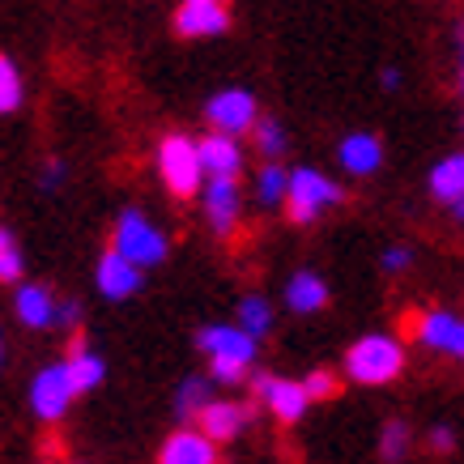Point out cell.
<instances>
[{"instance_id":"4316f807","label":"cell","mask_w":464,"mask_h":464,"mask_svg":"<svg viewBox=\"0 0 464 464\" xmlns=\"http://www.w3.org/2000/svg\"><path fill=\"white\" fill-rule=\"evenodd\" d=\"M409 443H413V435H409V426L401 422V418H392V422L380 430V456L388 464H401L409 456Z\"/></svg>"},{"instance_id":"836d02e7","label":"cell","mask_w":464,"mask_h":464,"mask_svg":"<svg viewBox=\"0 0 464 464\" xmlns=\"http://www.w3.org/2000/svg\"><path fill=\"white\" fill-rule=\"evenodd\" d=\"M456 43H460V94H464V17L456 22Z\"/></svg>"},{"instance_id":"30bf717a","label":"cell","mask_w":464,"mask_h":464,"mask_svg":"<svg viewBox=\"0 0 464 464\" xmlns=\"http://www.w3.org/2000/svg\"><path fill=\"white\" fill-rule=\"evenodd\" d=\"M252 392H256V401L277 418V422H285V426H295V422H303V413L311 409V401H307V392H303V380H285V375H256L252 380Z\"/></svg>"},{"instance_id":"2e32d148","label":"cell","mask_w":464,"mask_h":464,"mask_svg":"<svg viewBox=\"0 0 464 464\" xmlns=\"http://www.w3.org/2000/svg\"><path fill=\"white\" fill-rule=\"evenodd\" d=\"M337 162L345 175H353V179H366V175H375V170L383 167V141L375 137V132H345L337 145Z\"/></svg>"},{"instance_id":"7a4b0ae2","label":"cell","mask_w":464,"mask_h":464,"mask_svg":"<svg viewBox=\"0 0 464 464\" xmlns=\"http://www.w3.org/2000/svg\"><path fill=\"white\" fill-rule=\"evenodd\" d=\"M409 353L392 333H366L345 350V375L362 388H383L405 375Z\"/></svg>"},{"instance_id":"603a6c76","label":"cell","mask_w":464,"mask_h":464,"mask_svg":"<svg viewBox=\"0 0 464 464\" xmlns=\"http://www.w3.org/2000/svg\"><path fill=\"white\" fill-rule=\"evenodd\" d=\"M252 141H256V154L265 158V162H282L290 137H285V124H282V120L260 115V120H256V128H252Z\"/></svg>"},{"instance_id":"f1b7e54d","label":"cell","mask_w":464,"mask_h":464,"mask_svg":"<svg viewBox=\"0 0 464 464\" xmlns=\"http://www.w3.org/2000/svg\"><path fill=\"white\" fill-rule=\"evenodd\" d=\"M380 265H383V273H405V268L413 265V252H409V247H388V252L380 256Z\"/></svg>"},{"instance_id":"f546056e","label":"cell","mask_w":464,"mask_h":464,"mask_svg":"<svg viewBox=\"0 0 464 464\" xmlns=\"http://www.w3.org/2000/svg\"><path fill=\"white\" fill-rule=\"evenodd\" d=\"M426 448H430V451H443V456H448V451L456 448V430H451V426H430Z\"/></svg>"},{"instance_id":"6da1fadb","label":"cell","mask_w":464,"mask_h":464,"mask_svg":"<svg viewBox=\"0 0 464 464\" xmlns=\"http://www.w3.org/2000/svg\"><path fill=\"white\" fill-rule=\"evenodd\" d=\"M197 350L209 358V375L218 383H239L256 366L260 341L247 337L239 324H205L197 333Z\"/></svg>"},{"instance_id":"52a82bcc","label":"cell","mask_w":464,"mask_h":464,"mask_svg":"<svg viewBox=\"0 0 464 464\" xmlns=\"http://www.w3.org/2000/svg\"><path fill=\"white\" fill-rule=\"evenodd\" d=\"M260 120V99L243 85H230V90H218L209 102H205V124L213 132H226V137H247Z\"/></svg>"},{"instance_id":"d4e9b609","label":"cell","mask_w":464,"mask_h":464,"mask_svg":"<svg viewBox=\"0 0 464 464\" xmlns=\"http://www.w3.org/2000/svg\"><path fill=\"white\" fill-rule=\"evenodd\" d=\"M26 102V82L9 56H0V115H14Z\"/></svg>"},{"instance_id":"4dcf8cb0","label":"cell","mask_w":464,"mask_h":464,"mask_svg":"<svg viewBox=\"0 0 464 464\" xmlns=\"http://www.w3.org/2000/svg\"><path fill=\"white\" fill-rule=\"evenodd\" d=\"M64 175H69V170H64V162H60V158H47V167H43V192H56L60 183H64Z\"/></svg>"},{"instance_id":"83f0119b","label":"cell","mask_w":464,"mask_h":464,"mask_svg":"<svg viewBox=\"0 0 464 464\" xmlns=\"http://www.w3.org/2000/svg\"><path fill=\"white\" fill-rule=\"evenodd\" d=\"M303 392H307V401L315 405V401H333V396L341 392V380L333 375V371H311V375H303Z\"/></svg>"},{"instance_id":"d6a6232c","label":"cell","mask_w":464,"mask_h":464,"mask_svg":"<svg viewBox=\"0 0 464 464\" xmlns=\"http://www.w3.org/2000/svg\"><path fill=\"white\" fill-rule=\"evenodd\" d=\"M380 82H383V90H401V72H396L392 64H388V69H383V77H380Z\"/></svg>"},{"instance_id":"1f68e13d","label":"cell","mask_w":464,"mask_h":464,"mask_svg":"<svg viewBox=\"0 0 464 464\" xmlns=\"http://www.w3.org/2000/svg\"><path fill=\"white\" fill-rule=\"evenodd\" d=\"M82 324V303L69 298V303H60V315H56V328H77Z\"/></svg>"},{"instance_id":"9a60e30c","label":"cell","mask_w":464,"mask_h":464,"mask_svg":"<svg viewBox=\"0 0 464 464\" xmlns=\"http://www.w3.org/2000/svg\"><path fill=\"white\" fill-rule=\"evenodd\" d=\"M14 311H17V320L26 324V328L47 333V328H56L60 298H56V290H52V285H43V282H17Z\"/></svg>"},{"instance_id":"e0dca14e","label":"cell","mask_w":464,"mask_h":464,"mask_svg":"<svg viewBox=\"0 0 464 464\" xmlns=\"http://www.w3.org/2000/svg\"><path fill=\"white\" fill-rule=\"evenodd\" d=\"M200 145V167H205V179L209 175H230L239 179L243 175V145L239 137H226V132H209Z\"/></svg>"},{"instance_id":"4fadbf2b","label":"cell","mask_w":464,"mask_h":464,"mask_svg":"<svg viewBox=\"0 0 464 464\" xmlns=\"http://www.w3.org/2000/svg\"><path fill=\"white\" fill-rule=\"evenodd\" d=\"M94 285H99L102 298L124 303V298H132L145 285V268H137L128 256L115 252V247H107V252L99 256V265H94Z\"/></svg>"},{"instance_id":"ffe728a7","label":"cell","mask_w":464,"mask_h":464,"mask_svg":"<svg viewBox=\"0 0 464 464\" xmlns=\"http://www.w3.org/2000/svg\"><path fill=\"white\" fill-rule=\"evenodd\" d=\"M64 366H69L72 383H77V392H94L102 380H107V358L99 350H90L85 341H72V350L64 353Z\"/></svg>"},{"instance_id":"e575fe53","label":"cell","mask_w":464,"mask_h":464,"mask_svg":"<svg viewBox=\"0 0 464 464\" xmlns=\"http://www.w3.org/2000/svg\"><path fill=\"white\" fill-rule=\"evenodd\" d=\"M0 362H5V337H0Z\"/></svg>"},{"instance_id":"7c38bea8","label":"cell","mask_w":464,"mask_h":464,"mask_svg":"<svg viewBox=\"0 0 464 464\" xmlns=\"http://www.w3.org/2000/svg\"><path fill=\"white\" fill-rule=\"evenodd\" d=\"M197 426L213 443H230V439H239L252 426V405L235 401V396H213L209 405L197 413Z\"/></svg>"},{"instance_id":"ba28073f","label":"cell","mask_w":464,"mask_h":464,"mask_svg":"<svg viewBox=\"0 0 464 464\" xmlns=\"http://www.w3.org/2000/svg\"><path fill=\"white\" fill-rule=\"evenodd\" d=\"M200 213H205V222H209L213 235H235V226L243 218V188L239 179H230V175H209V179L200 183Z\"/></svg>"},{"instance_id":"8fae6325","label":"cell","mask_w":464,"mask_h":464,"mask_svg":"<svg viewBox=\"0 0 464 464\" xmlns=\"http://www.w3.org/2000/svg\"><path fill=\"white\" fill-rule=\"evenodd\" d=\"M170 22L179 39H218L230 30V9L226 0H179Z\"/></svg>"},{"instance_id":"44dd1931","label":"cell","mask_w":464,"mask_h":464,"mask_svg":"<svg viewBox=\"0 0 464 464\" xmlns=\"http://www.w3.org/2000/svg\"><path fill=\"white\" fill-rule=\"evenodd\" d=\"M285 188H290V167H282V162H265V167L256 170V205L260 209H282L285 205Z\"/></svg>"},{"instance_id":"484cf974","label":"cell","mask_w":464,"mask_h":464,"mask_svg":"<svg viewBox=\"0 0 464 464\" xmlns=\"http://www.w3.org/2000/svg\"><path fill=\"white\" fill-rule=\"evenodd\" d=\"M26 273V256H22V243L14 239V230L0 226V282L5 285H17Z\"/></svg>"},{"instance_id":"5b68a950","label":"cell","mask_w":464,"mask_h":464,"mask_svg":"<svg viewBox=\"0 0 464 464\" xmlns=\"http://www.w3.org/2000/svg\"><path fill=\"white\" fill-rule=\"evenodd\" d=\"M111 247L120 256H128L137 268H158V265H167V256H170L167 230H162L145 209H124L115 218Z\"/></svg>"},{"instance_id":"277c9868","label":"cell","mask_w":464,"mask_h":464,"mask_svg":"<svg viewBox=\"0 0 464 464\" xmlns=\"http://www.w3.org/2000/svg\"><path fill=\"white\" fill-rule=\"evenodd\" d=\"M345 200V188L328 179L320 167H290V188H285V218L295 226H315L324 213Z\"/></svg>"},{"instance_id":"7402d4cb","label":"cell","mask_w":464,"mask_h":464,"mask_svg":"<svg viewBox=\"0 0 464 464\" xmlns=\"http://www.w3.org/2000/svg\"><path fill=\"white\" fill-rule=\"evenodd\" d=\"M235 324H239L247 337L265 341L268 333H273V324H277V315H273V307H268L265 295H243L239 307H235Z\"/></svg>"},{"instance_id":"5bb4252c","label":"cell","mask_w":464,"mask_h":464,"mask_svg":"<svg viewBox=\"0 0 464 464\" xmlns=\"http://www.w3.org/2000/svg\"><path fill=\"white\" fill-rule=\"evenodd\" d=\"M158 464H222V451L200 426H179L158 448Z\"/></svg>"},{"instance_id":"9c48e42d","label":"cell","mask_w":464,"mask_h":464,"mask_svg":"<svg viewBox=\"0 0 464 464\" xmlns=\"http://www.w3.org/2000/svg\"><path fill=\"white\" fill-rule=\"evenodd\" d=\"M413 337L422 341L426 350H435L464 366V315H456L448 307H430L413 320Z\"/></svg>"},{"instance_id":"cb8c5ba5","label":"cell","mask_w":464,"mask_h":464,"mask_svg":"<svg viewBox=\"0 0 464 464\" xmlns=\"http://www.w3.org/2000/svg\"><path fill=\"white\" fill-rule=\"evenodd\" d=\"M213 401V392H209V380H200V375H188V380L175 388V413H179L183 422H192L200 409Z\"/></svg>"},{"instance_id":"ac0fdd59","label":"cell","mask_w":464,"mask_h":464,"mask_svg":"<svg viewBox=\"0 0 464 464\" xmlns=\"http://www.w3.org/2000/svg\"><path fill=\"white\" fill-rule=\"evenodd\" d=\"M426 188H430V197L443 209L460 205L464 200V150H451V154L439 158L435 167H430V175H426Z\"/></svg>"},{"instance_id":"3957f363","label":"cell","mask_w":464,"mask_h":464,"mask_svg":"<svg viewBox=\"0 0 464 464\" xmlns=\"http://www.w3.org/2000/svg\"><path fill=\"white\" fill-rule=\"evenodd\" d=\"M158 179L175 200H192L200 197V183H205V167H200V145L188 132H167L158 141L154 154Z\"/></svg>"},{"instance_id":"8992f818","label":"cell","mask_w":464,"mask_h":464,"mask_svg":"<svg viewBox=\"0 0 464 464\" xmlns=\"http://www.w3.org/2000/svg\"><path fill=\"white\" fill-rule=\"evenodd\" d=\"M77 383H72V375H69V366H64V358L60 362H47L30 380V392H26V401H30V413L39 418V422H60L64 413L72 409V401H77Z\"/></svg>"},{"instance_id":"d6986e66","label":"cell","mask_w":464,"mask_h":464,"mask_svg":"<svg viewBox=\"0 0 464 464\" xmlns=\"http://www.w3.org/2000/svg\"><path fill=\"white\" fill-rule=\"evenodd\" d=\"M285 307L295 311V315H315V311H324L328 307V282H324L315 268L290 273V282H285Z\"/></svg>"}]
</instances>
